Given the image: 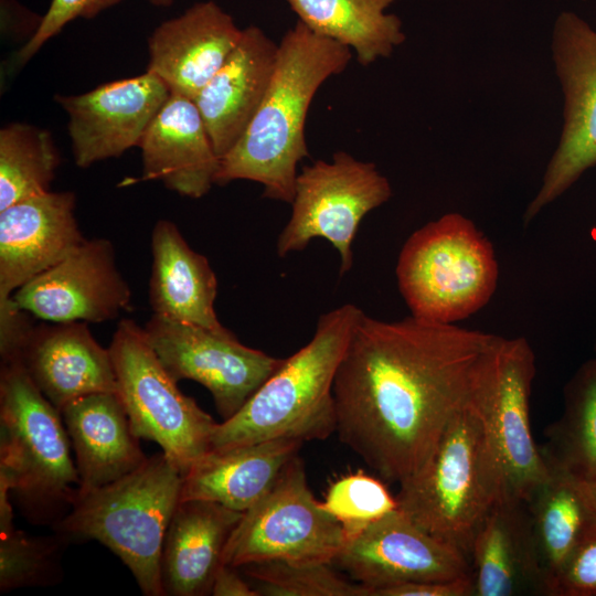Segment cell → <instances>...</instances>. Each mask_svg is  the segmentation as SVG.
<instances>
[{
    "label": "cell",
    "mask_w": 596,
    "mask_h": 596,
    "mask_svg": "<svg viewBox=\"0 0 596 596\" xmlns=\"http://www.w3.org/2000/svg\"><path fill=\"white\" fill-rule=\"evenodd\" d=\"M72 191H49L0 211V304L64 259L86 238Z\"/></svg>",
    "instance_id": "e0dca14e"
},
{
    "label": "cell",
    "mask_w": 596,
    "mask_h": 596,
    "mask_svg": "<svg viewBox=\"0 0 596 596\" xmlns=\"http://www.w3.org/2000/svg\"><path fill=\"white\" fill-rule=\"evenodd\" d=\"M243 30L213 1L162 22L148 39L147 71L173 94L194 99L238 44Z\"/></svg>",
    "instance_id": "ac0fdd59"
},
{
    "label": "cell",
    "mask_w": 596,
    "mask_h": 596,
    "mask_svg": "<svg viewBox=\"0 0 596 596\" xmlns=\"http://www.w3.org/2000/svg\"><path fill=\"white\" fill-rule=\"evenodd\" d=\"M214 596H259L257 590L246 583L236 567L222 564L217 570L211 589Z\"/></svg>",
    "instance_id": "8d00e7d4"
},
{
    "label": "cell",
    "mask_w": 596,
    "mask_h": 596,
    "mask_svg": "<svg viewBox=\"0 0 596 596\" xmlns=\"http://www.w3.org/2000/svg\"><path fill=\"white\" fill-rule=\"evenodd\" d=\"M70 541L57 532L29 536L14 528L0 533V590L56 584L62 576L61 556Z\"/></svg>",
    "instance_id": "4dcf8cb0"
},
{
    "label": "cell",
    "mask_w": 596,
    "mask_h": 596,
    "mask_svg": "<svg viewBox=\"0 0 596 596\" xmlns=\"http://www.w3.org/2000/svg\"><path fill=\"white\" fill-rule=\"evenodd\" d=\"M392 195L389 180L372 162L344 151L317 160L297 174L291 216L277 240L284 257L305 249L312 238L327 240L339 253L340 275L353 264L352 242L362 219Z\"/></svg>",
    "instance_id": "30bf717a"
},
{
    "label": "cell",
    "mask_w": 596,
    "mask_h": 596,
    "mask_svg": "<svg viewBox=\"0 0 596 596\" xmlns=\"http://www.w3.org/2000/svg\"><path fill=\"white\" fill-rule=\"evenodd\" d=\"M395 274L412 316L455 323L488 304L499 268L493 246L482 232L464 215L448 213L407 238Z\"/></svg>",
    "instance_id": "52a82bcc"
},
{
    "label": "cell",
    "mask_w": 596,
    "mask_h": 596,
    "mask_svg": "<svg viewBox=\"0 0 596 596\" xmlns=\"http://www.w3.org/2000/svg\"><path fill=\"white\" fill-rule=\"evenodd\" d=\"M333 564L366 587L369 596L404 583L472 576L466 553L425 531L400 509L348 540Z\"/></svg>",
    "instance_id": "4fadbf2b"
},
{
    "label": "cell",
    "mask_w": 596,
    "mask_h": 596,
    "mask_svg": "<svg viewBox=\"0 0 596 596\" xmlns=\"http://www.w3.org/2000/svg\"><path fill=\"white\" fill-rule=\"evenodd\" d=\"M363 311L342 305L320 316L311 340L230 418L216 423L210 449L290 438L324 440L337 430L333 382Z\"/></svg>",
    "instance_id": "3957f363"
},
{
    "label": "cell",
    "mask_w": 596,
    "mask_h": 596,
    "mask_svg": "<svg viewBox=\"0 0 596 596\" xmlns=\"http://www.w3.org/2000/svg\"><path fill=\"white\" fill-rule=\"evenodd\" d=\"M33 326L18 359L41 393L61 412L71 402L100 392L117 393L108 349L86 322Z\"/></svg>",
    "instance_id": "d6986e66"
},
{
    "label": "cell",
    "mask_w": 596,
    "mask_h": 596,
    "mask_svg": "<svg viewBox=\"0 0 596 596\" xmlns=\"http://www.w3.org/2000/svg\"><path fill=\"white\" fill-rule=\"evenodd\" d=\"M352 58L351 49L318 35L299 20L278 44L268 91L235 146L220 160L215 184L251 180L264 198L291 203L297 164L309 156L305 124L310 103Z\"/></svg>",
    "instance_id": "7a4b0ae2"
},
{
    "label": "cell",
    "mask_w": 596,
    "mask_h": 596,
    "mask_svg": "<svg viewBox=\"0 0 596 596\" xmlns=\"http://www.w3.org/2000/svg\"><path fill=\"white\" fill-rule=\"evenodd\" d=\"M171 92L156 74L105 83L91 92L55 100L68 114L74 161L79 168L121 156L139 146Z\"/></svg>",
    "instance_id": "2e32d148"
},
{
    "label": "cell",
    "mask_w": 596,
    "mask_h": 596,
    "mask_svg": "<svg viewBox=\"0 0 596 596\" xmlns=\"http://www.w3.org/2000/svg\"><path fill=\"white\" fill-rule=\"evenodd\" d=\"M302 441L279 438L210 449L183 473L181 500H207L245 512L274 486Z\"/></svg>",
    "instance_id": "d4e9b609"
},
{
    "label": "cell",
    "mask_w": 596,
    "mask_h": 596,
    "mask_svg": "<svg viewBox=\"0 0 596 596\" xmlns=\"http://www.w3.org/2000/svg\"><path fill=\"white\" fill-rule=\"evenodd\" d=\"M507 342L412 315L382 321L363 312L333 382L340 441L382 480H407L458 413L489 405Z\"/></svg>",
    "instance_id": "6da1fadb"
},
{
    "label": "cell",
    "mask_w": 596,
    "mask_h": 596,
    "mask_svg": "<svg viewBox=\"0 0 596 596\" xmlns=\"http://www.w3.org/2000/svg\"><path fill=\"white\" fill-rule=\"evenodd\" d=\"M472 576L451 581L411 582L375 589L371 596H471Z\"/></svg>",
    "instance_id": "d590c367"
},
{
    "label": "cell",
    "mask_w": 596,
    "mask_h": 596,
    "mask_svg": "<svg viewBox=\"0 0 596 596\" xmlns=\"http://www.w3.org/2000/svg\"><path fill=\"white\" fill-rule=\"evenodd\" d=\"M61 414L79 477L75 494L115 482L148 459L118 393L85 395L67 404Z\"/></svg>",
    "instance_id": "7402d4cb"
},
{
    "label": "cell",
    "mask_w": 596,
    "mask_h": 596,
    "mask_svg": "<svg viewBox=\"0 0 596 596\" xmlns=\"http://www.w3.org/2000/svg\"><path fill=\"white\" fill-rule=\"evenodd\" d=\"M342 525L318 501L304 461L291 458L272 489L245 511L225 545L222 564H333L347 543Z\"/></svg>",
    "instance_id": "9c48e42d"
},
{
    "label": "cell",
    "mask_w": 596,
    "mask_h": 596,
    "mask_svg": "<svg viewBox=\"0 0 596 596\" xmlns=\"http://www.w3.org/2000/svg\"><path fill=\"white\" fill-rule=\"evenodd\" d=\"M151 4L157 7H169L173 3V0H149Z\"/></svg>",
    "instance_id": "f35d334b"
},
{
    "label": "cell",
    "mask_w": 596,
    "mask_h": 596,
    "mask_svg": "<svg viewBox=\"0 0 596 596\" xmlns=\"http://www.w3.org/2000/svg\"><path fill=\"white\" fill-rule=\"evenodd\" d=\"M18 307L47 322H104L131 307L113 243L86 240L12 296Z\"/></svg>",
    "instance_id": "5bb4252c"
},
{
    "label": "cell",
    "mask_w": 596,
    "mask_h": 596,
    "mask_svg": "<svg viewBox=\"0 0 596 596\" xmlns=\"http://www.w3.org/2000/svg\"><path fill=\"white\" fill-rule=\"evenodd\" d=\"M587 490L596 509V479L593 481H586Z\"/></svg>",
    "instance_id": "74e56055"
},
{
    "label": "cell",
    "mask_w": 596,
    "mask_h": 596,
    "mask_svg": "<svg viewBox=\"0 0 596 596\" xmlns=\"http://www.w3.org/2000/svg\"><path fill=\"white\" fill-rule=\"evenodd\" d=\"M143 332L177 382L192 380L210 391L223 419L233 416L283 362L244 345L225 327L209 329L152 315Z\"/></svg>",
    "instance_id": "8fae6325"
},
{
    "label": "cell",
    "mask_w": 596,
    "mask_h": 596,
    "mask_svg": "<svg viewBox=\"0 0 596 596\" xmlns=\"http://www.w3.org/2000/svg\"><path fill=\"white\" fill-rule=\"evenodd\" d=\"M0 476L34 523L61 520L79 486L61 412L15 358L0 370Z\"/></svg>",
    "instance_id": "5b68a950"
},
{
    "label": "cell",
    "mask_w": 596,
    "mask_h": 596,
    "mask_svg": "<svg viewBox=\"0 0 596 596\" xmlns=\"http://www.w3.org/2000/svg\"><path fill=\"white\" fill-rule=\"evenodd\" d=\"M151 252L149 301L153 315L209 329L224 328L214 310L215 273L207 258L189 246L173 222L156 223Z\"/></svg>",
    "instance_id": "484cf974"
},
{
    "label": "cell",
    "mask_w": 596,
    "mask_h": 596,
    "mask_svg": "<svg viewBox=\"0 0 596 596\" xmlns=\"http://www.w3.org/2000/svg\"><path fill=\"white\" fill-rule=\"evenodd\" d=\"M138 147L143 180H159L192 199L202 198L215 184L220 158L191 98L171 93Z\"/></svg>",
    "instance_id": "44dd1931"
},
{
    "label": "cell",
    "mask_w": 596,
    "mask_h": 596,
    "mask_svg": "<svg viewBox=\"0 0 596 596\" xmlns=\"http://www.w3.org/2000/svg\"><path fill=\"white\" fill-rule=\"evenodd\" d=\"M549 468L550 476L528 502L547 596L568 556L596 525V509L586 481L564 469Z\"/></svg>",
    "instance_id": "4316f807"
},
{
    "label": "cell",
    "mask_w": 596,
    "mask_h": 596,
    "mask_svg": "<svg viewBox=\"0 0 596 596\" xmlns=\"http://www.w3.org/2000/svg\"><path fill=\"white\" fill-rule=\"evenodd\" d=\"M313 33L354 50L366 66L405 41L401 19L386 9L397 0H287Z\"/></svg>",
    "instance_id": "83f0119b"
},
{
    "label": "cell",
    "mask_w": 596,
    "mask_h": 596,
    "mask_svg": "<svg viewBox=\"0 0 596 596\" xmlns=\"http://www.w3.org/2000/svg\"><path fill=\"white\" fill-rule=\"evenodd\" d=\"M278 45L251 25L210 82L193 99L220 160L241 139L272 81Z\"/></svg>",
    "instance_id": "ffe728a7"
},
{
    "label": "cell",
    "mask_w": 596,
    "mask_h": 596,
    "mask_svg": "<svg viewBox=\"0 0 596 596\" xmlns=\"http://www.w3.org/2000/svg\"><path fill=\"white\" fill-rule=\"evenodd\" d=\"M487 407L458 413L425 464L400 483L395 496L397 509L468 557L479 524L500 499L485 424Z\"/></svg>",
    "instance_id": "8992f818"
},
{
    "label": "cell",
    "mask_w": 596,
    "mask_h": 596,
    "mask_svg": "<svg viewBox=\"0 0 596 596\" xmlns=\"http://www.w3.org/2000/svg\"><path fill=\"white\" fill-rule=\"evenodd\" d=\"M534 375L535 356L528 340L508 339L497 385L485 412L500 499L529 502L550 476L531 429L530 397Z\"/></svg>",
    "instance_id": "9a60e30c"
},
{
    "label": "cell",
    "mask_w": 596,
    "mask_h": 596,
    "mask_svg": "<svg viewBox=\"0 0 596 596\" xmlns=\"http://www.w3.org/2000/svg\"><path fill=\"white\" fill-rule=\"evenodd\" d=\"M549 596H596V525L568 556Z\"/></svg>",
    "instance_id": "e575fe53"
},
{
    "label": "cell",
    "mask_w": 596,
    "mask_h": 596,
    "mask_svg": "<svg viewBox=\"0 0 596 596\" xmlns=\"http://www.w3.org/2000/svg\"><path fill=\"white\" fill-rule=\"evenodd\" d=\"M123 0H52L30 39L15 54V65L28 62L52 36L76 18H93Z\"/></svg>",
    "instance_id": "836d02e7"
},
{
    "label": "cell",
    "mask_w": 596,
    "mask_h": 596,
    "mask_svg": "<svg viewBox=\"0 0 596 596\" xmlns=\"http://www.w3.org/2000/svg\"><path fill=\"white\" fill-rule=\"evenodd\" d=\"M475 596L544 595L528 502L499 499L470 547Z\"/></svg>",
    "instance_id": "603a6c76"
},
{
    "label": "cell",
    "mask_w": 596,
    "mask_h": 596,
    "mask_svg": "<svg viewBox=\"0 0 596 596\" xmlns=\"http://www.w3.org/2000/svg\"><path fill=\"white\" fill-rule=\"evenodd\" d=\"M243 512L207 500H181L166 532L160 576L164 595H211L230 535Z\"/></svg>",
    "instance_id": "cb8c5ba5"
},
{
    "label": "cell",
    "mask_w": 596,
    "mask_h": 596,
    "mask_svg": "<svg viewBox=\"0 0 596 596\" xmlns=\"http://www.w3.org/2000/svg\"><path fill=\"white\" fill-rule=\"evenodd\" d=\"M321 504L342 525L348 540L397 509L396 497L381 479L362 471L334 480Z\"/></svg>",
    "instance_id": "d6a6232c"
},
{
    "label": "cell",
    "mask_w": 596,
    "mask_h": 596,
    "mask_svg": "<svg viewBox=\"0 0 596 596\" xmlns=\"http://www.w3.org/2000/svg\"><path fill=\"white\" fill-rule=\"evenodd\" d=\"M540 450L549 466L584 481L596 479V360L585 363L567 384L562 417L545 430Z\"/></svg>",
    "instance_id": "f1b7e54d"
},
{
    "label": "cell",
    "mask_w": 596,
    "mask_h": 596,
    "mask_svg": "<svg viewBox=\"0 0 596 596\" xmlns=\"http://www.w3.org/2000/svg\"><path fill=\"white\" fill-rule=\"evenodd\" d=\"M553 52L565 97L564 126L542 185L525 210V224L596 164V31L577 14L562 12Z\"/></svg>",
    "instance_id": "7c38bea8"
},
{
    "label": "cell",
    "mask_w": 596,
    "mask_h": 596,
    "mask_svg": "<svg viewBox=\"0 0 596 596\" xmlns=\"http://www.w3.org/2000/svg\"><path fill=\"white\" fill-rule=\"evenodd\" d=\"M108 350L134 434L157 443L184 473L210 450L216 422L179 390L135 321L119 322Z\"/></svg>",
    "instance_id": "ba28073f"
},
{
    "label": "cell",
    "mask_w": 596,
    "mask_h": 596,
    "mask_svg": "<svg viewBox=\"0 0 596 596\" xmlns=\"http://www.w3.org/2000/svg\"><path fill=\"white\" fill-rule=\"evenodd\" d=\"M60 156L51 134L22 123L0 130V211L50 191Z\"/></svg>",
    "instance_id": "f546056e"
},
{
    "label": "cell",
    "mask_w": 596,
    "mask_h": 596,
    "mask_svg": "<svg viewBox=\"0 0 596 596\" xmlns=\"http://www.w3.org/2000/svg\"><path fill=\"white\" fill-rule=\"evenodd\" d=\"M182 480L181 470L161 451L119 480L75 494L53 530L70 540L98 541L129 568L143 595L163 596L161 553Z\"/></svg>",
    "instance_id": "277c9868"
},
{
    "label": "cell",
    "mask_w": 596,
    "mask_h": 596,
    "mask_svg": "<svg viewBox=\"0 0 596 596\" xmlns=\"http://www.w3.org/2000/svg\"><path fill=\"white\" fill-rule=\"evenodd\" d=\"M595 349H596V348H595ZM595 360H596V358H595Z\"/></svg>",
    "instance_id": "ab89813d"
},
{
    "label": "cell",
    "mask_w": 596,
    "mask_h": 596,
    "mask_svg": "<svg viewBox=\"0 0 596 596\" xmlns=\"http://www.w3.org/2000/svg\"><path fill=\"white\" fill-rule=\"evenodd\" d=\"M259 596H369V589L351 583L332 564H291L273 561L244 566Z\"/></svg>",
    "instance_id": "1f68e13d"
}]
</instances>
